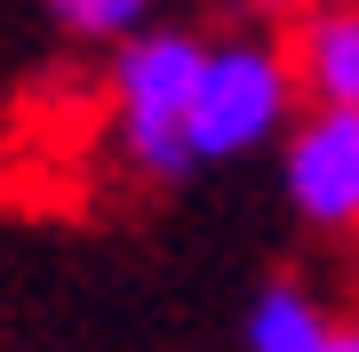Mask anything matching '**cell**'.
<instances>
[{"mask_svg": "<svg viewBox=\"0 0 359 352\" xmlns=\"http://www.w3.org/2000/svg\"><path fill=\"white\" fill-rule=\"evenodd\" d=\"M40 8H48V25L65 32V40H80V48H104V56H112L120 40H136L144 25H152L160 0H40Z\"/></svg>", "mask_w": 359, "mask_h": 352, "instance_id": "8992f818", "label": "cell"}, {"mask_svg": "<svg viewBox=\"0 0 359 352\" xmlns=\"http://www.w3.org/2000/svg\"><path fill=\"white\" fill-rule=\"evenodd\" d=\"M320 352H359V320H335V337H327Z\"/></svg>", "mask_w": 359, "mask_h": 352, "instance_id": "52a82bcc", "label": "cell"}, {"mask_svg": "<svg viewBox=\"0 0 359 352\" xmlns=\"http://www.w3.org/2000/svg\"><path fill=\"white\" fill-rule=\"evenodd\" d=\"M200 65H208V32L184 25H144L136 40H120L104 65V144L136 184H184L200 176Z\"/></svg>", "mask_w": 359, "mask_h": 352, "instance_id": "6da1fadb", "label": "cell"}, {"mask_svg": "<svg viewBox=\"0 0 359 352\" xmlns=\"http://www.w3.org/2000/svg\"><path fill=\"white\" fill-rule=\"evenodd\" d=\"M304 112V80H295L287 40L264 32H208V65H200V112L192 144L200 169H231V160L280 152V136Z\"/></svg>", "mask_w": 359, "mask_h": 352, "instance_id": "7a4b0ae2", "label": "cell"}, {"mask_svg": "<svg viewBox=\"0 0 359 352\" xmlns=\"http://www.w3.org/2000/svg\"><path fill=\"white\" fill-rule=\"evenodd\" d=\"M271 160H280V200L304 233H359V105H304Z\"/></svg>", "mask_w": 359, "mask_h": 352, "instance_id": "3957f363", "label": "cell"}, {"mask_svg": "<svg viewBox=\"0 0 359 352\" xmlns=\"http://www.w3.org/2000/svg\"><path fill=\"white\" fill-rule=\"evenodd\" d=\"M304 105H359V0H311L287 25Z\"/></svg>", "mask_w": 359, "mask_h": 352, "instance_id": "277c9868", "label": "cell"}, {"mask_svg": "<svg viewBox=\"0 0 359 352\" xmlns=\"http://www.w3.org/2000/svg\"><path fill=\"white\" fill-rule=\"evenodd\" d=\"M335 304L320 296L311 280H295V273H271L248 288V304H240V352H320L335 337Z\"/></svg>", "mask_w": 359, "mask_h": 352, "instance_id": "5b68a950", "label": "cell"}, {"mask_svg": "<svg viewBox=\"0 0 359 352\" xmlns=\"http://www.w3.org/2000/svg\"><path fill=\"white\" fill-rule=\"evenodd\" d=\"M264 8H311V0H264Z\"/></svg>", "mask_w": 359, "mask_h": 352, "instance_id": "ba28073f", "label": "cell"}]
</instances>
